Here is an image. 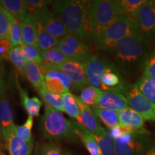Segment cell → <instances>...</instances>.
Here are the masks:
<instances>
[{"mask_svg":"<svg viewBox=\"0 0 155 155\" xmlns=\"http://www.w3.org/2000/svg\"><path fill=\"white\" fill-rule=\"evenodd\" d=\"M113 50L116 68L130 79L143 73L145 62L152 52L150 42L139 32L122 39Z\"/></svg>","mask_w":155,"mask_h":155,"instance_id":"obj_1","label":"cell"},{"mask_svg":"<svg viewBox=\"0 0 155 155\" xmlns=\"http://www.w3.org/2000/svg\"><path fill=\"white\" fill-rule=\"evenodd\" d=\"M89 6L90 1L63 0L55 2L52 9L61 19L67 32L86 45L94 42Z\"/></svg>","mask_w":155,"mask_h":155,"instance_id":"obj_2","label":"cell"},{"mask_svg":"<svg viewBox=\"0 0 155 155\" xmlns=\"http://www.w3.org/2000/svg\"><path fill=\"white\" fill-rule=\"evenodd\" d=\"M40 128L43 137L51 141H77L72 121L65 119L61 112L45 104V114L42 116Z\"/></svg>","mask_w":155,"mask_h":155,"instance_id":"obj_3","label":"cell"},{"mask_svg":"<svg viewBox=\"0 0 155 155\" xmlns=\"http://www.w3.org/2000/svg\"><path fill=\"white\" fill-rule=\"evenodd\" d=\"M89 13L94 41L118 17L124 15L121 8L119 1L116 0L90 1Z\"/></svg>","mask_w":155,"mask_h":155,"instance_id":"obj_4","label":"cell"},{"mask_svg":"<svg viewBox=\"0 0 155 155\" xmlns=\"http://www.w3.org/2000/svg\"><path fill=\"white\" fill-rule=\"evenodd\" d=\"M137 32H139L134 20L121 15L103 31L94 43L99 49L114 50L120 40Z\"/></svg>","mask_w":155,"mask_h":155,"instance_id":"obj_5","label":"cell"},{"mask_svg":"<svg viewBox=\"0 0 155 155\" xmlns=\"http://www.w3.org/2000/svg\"><path fill=\"white\" fill-rule=\"evenodd\" d=\"M147 129L127 133L114 140L116 155H145L152 141Z\"/></svg>","mask_w":155,"mask_h":155,"instance_id":"obj_6","label":"cell"},{"mask_svg":"<svg viewBox=\"0 0 155 155\" xmlns=\"http://www.w3.org/2000/svg\"><path fill=\"white\" fill-rule=\"evenodd\" d=\"M58 48L71 61L86 63L93 56L88 45L72 34L68 33L62 38Z\"/></svg>","mask_w":155,"mask_h":155,"instance_id":"obj_7","label":"cell"},{"mask_svg":"<svg viewBox=\"0 0 155 155\" xmlns=\"http://www.w3.org/2000/svg\"><path fill=\"white\" fill-rule=\"evenodd\" d=\"M134 22L141 36L155 41V0H146Z\"/></svg>","mask_w":155,"mask_h":155,"instance_id":"obj_8","label":"cell"},{"mask_svg":"<svg viewBox=\"0 0 155 155\" xmlns=\"http://www.w3.org/2000/svg\"><path fill=\"white\" fill-rule=\"evenodd\" d=\"M2 58H0V120L5 136L14 127L13 111L9 102L5 82V70Z\"/></svg>","mask_w":155,"mask_h":155,"instance_id":"obj_9","label":"cell"},{"mask_svg":"<svg viewBox=\"0 0 155 155\" xmlns=\"http://www.w3.org/2000/svg\"><path fill=\"white\" fill-rule=\"evenodd\" d=\"M126 97L129 108L141 114L146 121H155V104L142 94L136 83L131 87Z\"/></svg>","mask_w":155,"mask_h":155,"instance_id":"obj_10","label":"cell"},{"mask_svg":"<svg viewBox=\"0 0 155 155\" xmlns=\"http://www.w3.org/2000/svg\"><path fill=\"white\" fill-rule=\"evenodd\" d=\"M86 74L90 86L101 90V80L103 75L109 71L119 73L115 64L106 59H101L96 55H93L86 63Z\"/></svg>","mask_w":155,"mask_h":155,"instance_id":"obj_11","label":"cell"},{"mask_svg":"<svg viewBox=\"0 0 155 155\" xmlns=\"http://www.w3.org/2000/svg\"><path fill=\"white\" fill-rule=\"evenodd\" d=\"M57 70L61 71L70 78L73 83V90L75 92L82 91L88 84L85 63L68 60Z\"/></svg>","mask_w":155,"mask_h":155,"instance_id":"obj_12","label":"cell"},{"mask_svg":"<svg viewBox=\"0 0 155 155\" xmlns=\"http://www.w3.org/2000/svg\"><path fill=\"white\" fill-rule=\"evenodd\" d=\"M34 16L45 30L58 40H61L68 34L61 19L53 10L46 9Z\"/></svg>","mask_w":155,"mask_h":155,"instance_id":"obj_13","label":"cell"},{"mask_svg":"<svg viewBox=\"0 0 155 155\" xmlns=\"http://www.w3.org/2000/svg\"><path fill=\"white\" fill-rule=\"evenodd\" d=\"M45 86L50 92L63 95L73 88V83L68 75L57 69H49L44 73Z\"/></svg>","mask_w":155,"mask_h":155,"instance_id":"obj_14","label":"cell"},{"mask_svg":"<svg viewBox=\"0 0 155 155\" xmlns=\"http://www.w3.org/2000/svg\"><path fill=\"white\" fill-rule=\"evenodd\" d=\"M77 100L80 108V116L77 120L78 122L83 126L93 135H98L105 130L99 124V122L93 112L91 107L85 104L81 100L80 97L77 96Z\"/></svg>","mask_w":155,"mask_h":155,"instance_id":"obj_15","label":"cell"},{"mask_svg":"<svg viewBox=\"0 0 155 155\" xmlns=\"http://www.w3.org/2000/svg\"><path fill=\"white\" fill-rule=\"evenodd\" d=\"M97 106L116 112H119L129 107L127 97L122 93L114 91H104Z\"/></svg>","mask_w":155,"mask_h":155,"instance_id":"obj_16","label":"cell"},{"mask_svg":"<svg viewBox=\"0 0 155 155\" xmlns=\"http://www.w3.org/2000/svg\"><path fill=\"white\" fill-rule=\"evenodd\" d=\"M5 140L9 155H31L33 141H25L12 133L7 134L5 136Z\"/></svg>","mask_w":155,"mask_h":155,"instance_id":"obj_17","label":"cell"},{"mask_svg":"<svg viewBox=\"0 0 155 155\" xmlns=\"http://www.w3.org/2000/svg\"><path fill=\"white\" fill-rule=\"evenodd\" d=\"M118 114L119 124L121 126L137 131L144 129V127L146 120L141 114L134 111L131 108H126L118 112Z\"/></svg>","mask_w":155,"mask_h":155,"instance_id":"obj_18","label":"cell"},{"mask_svg":"<svg viewBox=\"0 0 155 155\" xmlns=\"http://www.w3.org/2000/svg\"><path fill=\"white\" fill-rule=\"evenodd\" d=\"M42 62L40 65L42 73L49 69H58L63 63L68 61L65 55L58 49L55 48L46 52H41Z\"/></svg>","mask_w":155,"mask_h":155,"instance_id":"obj_19","label":"cell"},{"mask_svg":"<svg viewBox=\"0 0 155 155\" xmlns=\"http://www.w3.org/2000/svg\"><path fill=\"white\" fill-rule=\"evenodd\" d=\"M75 132L85 145L91 155H101L99 146L94 135L78 121H72Z\"/></svg>","mask_w":155,"mask_h":155,"instance_id":"obj_20","label":"cell"},{"mask_svg":"<svg viewBox=\"0 0 155 155\" xmlns=\"http://www.w3.org/2000/svg\"><path fill=\"white\" fill-rule=\"evenodd\" d=\"M20 25L22 32V45H36L38 22L35 16L28 15Z\"/></svg>","mask_w":155,"mask_h":155,"instance_id":"obj_21","label":"cell"},{"mask_svg":"<svg viewBox=\"0 0 155 155\" xmlns=\"http://www.w3.org/2000/svg\"><path fill=\"white\" fill-rule=\"evenodd\" d=\"M24 74L28 80L38 91L45 86V78L39 65L33 61H27Z\"/></svg>","mask_w":155,"mask_h":155,"instance_id":"obj_22","label":"cell"},{"mask_svg":"<svg viewBox=\"0 0 155 155\" xmlns=\"http://www.w3.org/2000/svg\"><path fill=\"white\" fill-rule=\"evenodd\" d=\"M0 6L19 23L28 16L26 4L23 0H0Z\"/></svg>","mask_w":155,"mask_h":155,"instance_id":"obj_23","label":"cell"},{"mask_svg":"<svg viewBox=\"0 0 155 155\" xmlns=\"http://www.w3.org/2000/svg\"><path fill=\"white\" fill-rule=\"evenodd\" d=\"M59 42L60 40L51 35L38 22L36 46L40 51L46 52L51 49H53L55 48H57L58 44H59Z\"/></svg>","mask_w":155,"mask_h":155,"instance_id":"obj_24","label":"cell"},{"mask_svg":"<svg viewBox=\"0 0 155 155\" xmlns=\"http://www.w3.org/2000/svg\"><path fill=\"white\" fill-rule=\"evenodd\" d=\"M119 75V73L109 71L103 75L101 80L103 91H114L120 93L124 91V86L121 82Z\"/></svg>","mask_w":155,"mask_h":155,"instance_id":"obj_25","label":"cell"},{"mask_svg":"<svg viewBox=\"0 0 155 155\" xmlns=\"http://www.w3.org/2000/svg\"><path fill=\"white\" fill-rule=\"evenodd\" d=\"M91 109L95 116L98 117L108 129L120 125L118 112L101 108L98 106H91Z\"/></svg>","mask_w":155,"mask_h":155,"instance_id":"obj_26","label":"cell"},{"mask_svg":"<svg viewBox=\"0 0 155 155\" xmlns=\"http://www.w3.org/2000/svg\"><path fill=\"white\" fill-rule=\"evenodd\" d=\"M18 88L20 95L22 104L26 111L28 112L29 116H38L40 114V110L41 108L42 103L41 101L37 97L30 98L28 96V92L18 85Z\"/></svg>","mask_w":155,"mask_h":155,"instance_id":"obj_27","label":"cell"},{"mask_svg":"<svg viewBox=\"0 0 155 155\" xmlns=\"http://www.w3.org/2000/svg\"><path fill=\"white\" fill-rule=\"evenodd\" d=\"M38 92L46 105L60 112H64L63 98L62 95L55 94L50 92L45 86L42 87Z\"/></svg>","mask_w":155,"mask_h":155,"instance_id":"obj_28","label":"cell"},{"mask_svg":"<svg viewBox=\"0 0 155 155\" xmlns=\"http://www.w3.org/2000/svg\"><path fill=\"white\" fill-rule=\"evenodd\" d=\"M99 146L101 155H116L115 142L106 129L98 135H94Z\"/></svg>","mask_w":155,"mask_h":155,"instance_id":"obj_29","label":"cell"},{"mask_svg":"<svg viewBox=\"0 0 155 155\" xmlns=\"http://www.w3.org/2000/svg\"><path fill=\"white\" fill-rule=\"evenodd\" d=\"M5 60L10 62L19 73L24 74V69L27 59L25 58L22 45L12 48Z\"/></svg>","mask_w":155,"mask_h":155,"instance_id":"obj_30","label":"cell"},{"mask_svg":"<svg viewBox=\"0 0 155 155\" xmlns=\"http://www.w3.org/2000/svg\"><path fill=\"white\" fill-rule=\"evenodd\" d=\"M62 96L63 98L64 112L73 119H78L80 116V108L78 103L77 96L70 92L65 93Z\"/></svg>","mask_w":155,"mask_h":155,"instance_id":"obj_31","label":"cell"},{"mask_svg":"<svg viewBox=\"0 0 155 155\" xmlns=\"http://www.w3.org/2000/svg\"><path fill=\"white\" fill-rule=\"evenodd\" d=\"M103 93L104 91L100 88L88 86L81 91L80 98L85 104L89 106H97L100 101Z\"/></svg>","mask_w":155,"mask_h":155,"instance_id":"obj_32","label":"cell"},{"mask_svg":"<svg viewBox=\"0 0 155 155\" xmlns=\"http://www.w3.org/2000/svg\"><path fill=\"white\" fill-rule=\"evenodd\" d=\"M32 126H33V117L29 116L28 119H27L24 124L22 126H17L15 124L12 129L8 133L14 134L19 139H22L25 141L32 142V141H33L32 137V131H31Z\"/></svg>","mask_w":155,"mask_h":155,"instance_id":"obj_33","label":"cell"},{"mask_svg":"<svg viewBox=\"0 0 155 155\" xmlns=\"http://www.w3.org/2000/svg\"><path fill=\"white\" fill-rule=\"evenodd\" d=\"M146 0H121L119 1L124 15L135 20L141 7Z\"/></svg>","mask_w":155,"mask_h":155,"instance_id":"obj_34","label":"cell"},{"mask_svg":"<svg viewBox=\"0 0 155 155\" xmlns=\"http://www.w3.org/2000/svg\"><path fill=\"white\" fill-rule=\"evenodd\" d=\"M136 84L142 94L155 104V78L141 77Z\"/></svg>","mask_w":155,"mask_h":155,"instance_id":"obj_35","label":"cell"},{"mask_svg":"<svg viewBox=\"0 0 155 155\" xmlns=\"http://www.w3.org/2000/svg\"><path fill=\"white\" fill-rule=\"evenodd\" d=\"M9 40L12 47L21 46L22 45V32L20 23L15 18L12 20L9 32Z\"/></svg>","mask_w":155,"mask_h":155,"instance_id":"obj_36","label":"cell"},{"mask_svg":"<svg viewBox=\"0 0 155 155\" xmlns=\"http://www.w3.org/2000/svg\"><path fill=\"white\" fill-rule=\"evenodd\" d=\"M50 1L45 0H26V9L28 15H36L45 10L48 6L51 3Z\"/></svg>","mask_w":155,"mask_h":155,"instance_id":"obj_37","label":"cell"},{"mask_svg":"<svg viewBox=\"0 0 155 155\" xmlns=\"http://www.w3.org/2000/svg\"><path fill=\"white\" fill-rule=\"evenodd\" d=\"M22 48L27 61H33L40 66L42 62V58L41 51L38 49V48L36 45H22Z\"/></svg>","mask_w":155,"mask_h":155,"instance_id":"obj_38","label":"cell"},{"mask_svg":"<svg viewBox=\"0 0 155 155\" xmlns=\"http://www.w3.org/2000/svg\"><path fill=\"white\" fill-rule=\"evenodd\" d=\"M141 77L155 78V50H152L147 58Z\"/></svg>","mask_w":155,"mask_h":155,"instance_id":"obj_39","label":"cell"},{"mask_svg":"<svg viewBox=\"0 0 155 155\" xmlns=\"http://www.w3.org/2000/svg\"><path fill=\"white\" fill-rule=\"evenodd\" d=\"M38 155H63V153L60 145L54 142H49L42 146Z\"/></svg>","mask_w":155,"mask_h":155,"instance_id":"obj_40","label":"cell"},{"mask_svg":"<svg viewBox=\"0 0 155 155\" xmlns=\"http://www.w3.org/2000/svg\"><path fill=\"white\" fill-rule=\"evenodd\" d=\"M14 19V17L7 10H5V9L0 6V23L2 25L3 28L5 29L6 33L7 34V35L9 36V28H10V24L12 20Z\"/></svg>","mask_w":155,"mask_h":155,"instance_id":"obj_41","label":"cell"},{"mask_svg":"<svg viewBox=\"0 0 155 155\" xmlns=\"http://www.w3.org/2000/svg\"><path fill=\"white\" fill-rule=\"evenodd\" d=\"M12 44L9 39L0 40V58L5 59L12 49Z\"/></svg>","mask_w":155,"mask_h":155,"instance_id":"obj_42","label":"cell"},{"mask_svg":"<svg viewBox=\"0 0 155 155\" xmlns=\"http://www.w3.org/2000/svg\"><path fill=\"white\" fill-rule=\"evenodd\" d=\"M3 39H9V36L6 33L5 29L3 28L2 25L0 23V40Z\"/></svg>","mask_w":155,"mask_h":155,"instance_id":"obj_43","label":"cell"},{"mask_svg":"<svg viewBox=\"0 0 155 155\" xmlns=\"http://www.w3.org/2000/svg\"><path fill=\"white\" fill-rule=\"evenodd\" d=\"M145 155H155V142L152 143Z\"/></svg>","mask_w":155,"mask_h":155,"instance_id":"obj_44","label":"cell"},{"mask_svg":"<svg viewBox=\"0 0 155 155\" xmlns=\"http://www.w3.org/2000/svg\"><path fill=\"white\" fill-rule=\"evenodd\" d=\"M4 142L5 143V141L3 135V128L2 126L1 120H0V145H3L4 146Z\"/></svg>","mask_w":155,"mask_h":155,"instance_id":"obj_45","label":"cell"},{"mask_svg":"<svg viewBox=\"0 0 155 155\" xmlns=\"http://www.w3.org/2000/svg\"><path fill=\"white\" fill-rule=\"evenodd\" d=\"M2 147H3V145H0V154H2Z\"/></svg>","mask_w":155,"mask_h":155,"instance_id":"obj_46","label":"cell"},{"mask_svg":"<svg viewBox=\"0 0 155 155\" xmlns=\"http://www.w3.org/2000/svg\"><path fill=\"white\" fill-rule=\"evenodd\" d=\"M64 155H73V154H71V153H70V152H65V154Z\"/></svg>","mask_w":155,"mask_h":155,"instance_id":"obj_47","label":"cell"}]
</instances>
